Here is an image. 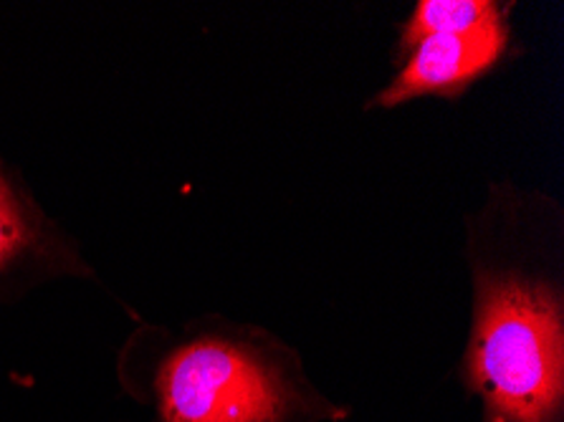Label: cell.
<instances>
[{
	"label": "cell",
	"instance_id": "cell-1",
	"mask_svg": "<svg viewBox=\"0 0 564 422\" xmlns=\"http://www.w3.org/2000/svg\"><path fill=\"white\" fill-rule=\"evenodd\" d=\"M471 324L458 365L481 422H564V213L557 197L491 185L466 215Z\"/></svg>",
	"mask_w": 564,
	"mask_h": 422
},
{
	"label": "cell",
	"instance_id": "cell-4",
	"mask_svg": "<svg viewBox=\"0 0 564 422\" xmlns=\"http://www.w3.org/2000/svg\"><path fill=\"white\" fill-rule=\"evenodd\" d=\"M509 48V19L466 33H441L405 51L400 72L367 101V109H398L423 97L456 99L489 74Z\"/></svg>",
	"mask_w": 564,
	"mask_h": 422
},
{
	"label": "cell",
	"instance_id": "cell-3",
	"mask_svg": "<svg viewBox=\"0 0 564 422\" xmlns=\"http://www.w3.org/2000/svg\"><path fill=\"white\" fill-rule=\"evenodd\" d=\"M66 279L101 283L76 238L51 218L25 177L0 154V304H19Z\"/></svg>",
	"mask_w": 564,
	"mask_h": 422
},
{
	"label": "cell",
	"instance_id": "cell-2",
	"mask_svg": "<svg viewBox=\"0 0 564 422\" xmlns=\"http://www.w3.org/2000/svg\"><path fill=\"white\" fill-rule=\"evenodd\" d=\"M122 387L152 422H341L304 359L276 334L220 314L183 326L140 322L119 349Z\"/></svg>",
	"mask_w": 564,
	"mask_h": 422
},
{
	"label": "cell",
	"instance_id": "cell-5",
	"mask_svg": "<svg viewBox=\"0 0 564 422\" xmlns=\"http://www.w3.org/2000/svg\"><path fill=\"white\" fill-rule=\"evenodd\" d=\"M509 6L497 0H421L400 31V51L413 48L417 41L441 33H466L481 25L507 21Z\"/></svg>",
	"mask_w": 564,
	"mask_h": 422
}]
</instances>
